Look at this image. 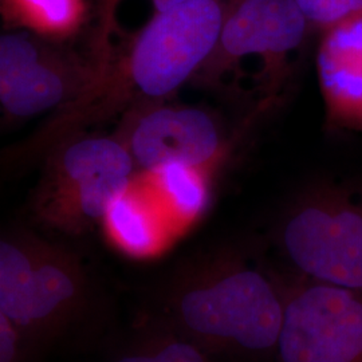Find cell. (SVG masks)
Returning a JSON list of instances; mask_svg holds the SVG:
<instances>
[{"mask_svg":"<svg viewBox=\"0 0 362 362\" xmlns=\"http://www.w3.org/2000/svg\"><path fill=\"white\" fill-rule=\"evenodd\" d=\"M34 211L49 227L70 235L101 223L134 180L136 164L116 137L70 139L45 157Z\"/></svg>","mask_w":362,"mask_h":362,"instance_id":"3","label":"cell"},{"mask_svg":"<svg viewBox=\"0 0 362 362\" xmlns=\"http://www.w3.org/2000/svg\"><path fill=\"white\" fill-rule=\"evenodd\" d=\"M143 173L140 181L175 233L189 227L206 214L212 199V172L169 164Z\"/></svg>","mask_w":362,"mask_h":362,"instance_id":"11","label":"cell"},{"mask_svg":"<svg viewBox=\"0 0 362 362\" xmlns=\"http://www.w3.org/2000/svg\"><path fill=\"white\" fill-rule=\"evenodd\" d=\"M313 31L296 0H242L227 21L219 43L194 76L204 86H218L250 55L262 59V83L270 104L288 73V59Z\"/></svg>","mask_w":362,"mask_h":362,"instance_id":"7","label":"cell"},{"mask_svg":"<svg viewBox=\"0 0 362 362\" xmlns=\"http://www.w3.org/2000/svg\"><path fill=\"white\" fill-rule=\"evenodd\" d=\"M23 339V333L0 314V362H21Z\"/></svg>","mask_w":362,"mask_h":362,"instance_id":"16","label":"cell"},{"mask_svg":"<svg viewBox=\"0 0 362 362\" xmlns=\"http://www.w3.org/2000/svg\"><path fill=\"white\" fill-rule=\"evenodd\" d=\"M88 279L77 255L25 233L0 242V314L22 333L50 334L85 305Z\"/></svg>","mask_w":362,"mask_h":362,"instance_id":"4","label":"cell"},{"mask_svg":"<svg viewBox=\"0 0 362 362\" xmlns=\"http://www.w3.org/2000/svg\"><path fill=\"white\" fill-rule=\"evenodd\" d=\"M121 0H98L97 8V27L91 38V49L104 61L107 62L113 54L110 37L116 33V13ZM188 0H152L155 13L168 11L170 8L182 4Z\"/></svg>","mask_w":362,"mask_h":362,"instance_id":"15","label":"cell"},{"mask_svg":"<svg viewBox=\"0 0 362 362\" xmlns=\"http://www.w3.org/2000/svg\"><path fill=\"white\" fill-rule=\"evenodd\" d=\"M286 285L251 259L223 251L191 264L175 279L167 296L169 320L179 336L208 353L275 354Z\"/></svg>","mask_w":362,"mask_h":362,"instance_id":"1","label":"cell"},{"mask_svg":"<svg viewBox=\"0 0 362 362\" xmlns=\"http://www.w3.org/2000/svg\"><path fill=\"white\" fill-rule=\"evenodd\" d=\"M64 42L15 31L0 38V105L8 122L73 103L100 77L97 54L78 52Z\"/></svg>","mask_w":362,"mask_h":362,"instance_id":"5","label":"cell"},{"mask_svg":"<svg viewBox=\"0 0 362 362\" xmlns=\"http://www.w3.org/2000/svg\"><path fill=\"white\" fill-rule=\"evenodd\" d=\"M313 31L321 34L362 13V0H296Z\"/></svg>","mask_w":362,"mask_h":362,"instance_id":"14","label":"cell"},{"mask_svg":"<svg viewBox=\"0 0 362 362\" xmlns=\"http://www.w3.org/2000/svg\"><path fill=\"white\" fill-rule=\"evenodd\" d=\"M208 351L176 334L156 339L140 349L122 354L113 362H211Z\"/></svg>","mask_w":362,"mask_h":362,"instance_id":"13","label":"cell"},{"mask_svg":"<svg viewBox=\"0 0 362 362\" xmlns=\"http://www.w3.org/2000/svg\"><path fill=\"white\" fill-rule=\"evenodd\" d=\"M116 139L143 172L182 164L215 173L231 145L216 118L206 110L164 103L128 110Z\"/></svg>","mask_w":362,"mask_h":362,"instance_id":"8","label":"cell"},{"mask_svg":"<svg viewBox=\"0 0 362 362\" xmlns=\"http://www.w3.org/2000/svg\"><path fill=\"white\" fill-rule=\"evenodd\" d=\"M276 242L297 278L362 293V188H308L286 209Z\"/></svg>","mask_w":362,"mask_h":362,"instance_id":"2","label":"cell"},{"mask_svg":"<svg viewBox=\"0 0 362 362\" xmlns=\"http://www.w3.org/2000/svg\"><path fill=\"white\" fill-rule=\"evenodd\" d=\"M317 76L329 127L362 132V13L326 30Z\"/></svg>","mask_w":362,"mask_h":362,"instance_id":"9","label":"cell"},{"mask_svg":"<svg viewBox=\"0 0 362 362\" xmlns=\"http://www.w3.org/2000/svg\"><path fill=\"white\" fill-rule=\"evenodd\" d=\"M278 362H362V293L297 278L286 285Z\"/></svg>","mask_w":362,"mask_h":362,"instance_id":"6","label":"cell"},{"mask_svg":"<svg viewBox=\"0 0 362 362\" xmlns=\"http://www.w3.org/2000/svg\"><path fill=\"white\" fill-rule=\"evenodd\" d=\"M101 224L109 242L133 258L155 257L175 233L139 179L110 204Z\"/></svg>","mask_w":362,"mask_h":362,"instance_id":"10","label":"cell"},{"mask_svg":"<svg viewBox=\"0 0 362 362\" xmlns=\"http://www.w3.org/2000/svg\"><path fill=\"white\" fill-rule=\"evenodd\" d=\"M0 13L8 28L65 42L85 26L89 7L86 0H0Z\"/></svg>","mask_w":362,"mask_h":362,"instance_id":"12","label":"cell"}]
</instances>
